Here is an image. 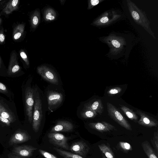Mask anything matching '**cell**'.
<instances>
[{
    "label": "cell",
    "mask_w": 158,
    "mask_h": 158,
    "mask_svg": "<svg viewBox=\"0 0 158 158\" xmlns=\"http://www.w3.org/2000/svg\"><path fill=\"white\" fill-rule=\"evenodd\" d=\"M107 108L108 115L115 122L126 129L132 131L131 125L112 104L107 102Z\"/></svg>",
    "instance_id": "cell-1"
},
{
    "label": "cell",
    "mask_w": 158,
    "mask_h": 158,
    "mask_svg": "<svg viewBox=\"0 0 158 158\" xmlns=\"http://www.w3.org/2000/svg\"><path fill=\"white\" fill-rule=\"evenodd\" d=\"M42 102L39 95L35 99L32 115V127L33 131L37 132L39 130L42 118Z\"/></svg>",
    "instance_id": "cell-2"
},
{
    "label": "cell",
    "mask_w": 158,
    "mask_h": 158,
    "mask_svg": "<svg viewBox=\"0 0 158 158\" xmlns=\"http://www.w3.org/2000/svg\"><path fill=\"white\" fill-rule=\"evenodd\" d=\"M47 136L51 143L66 150H69L70 147L68 141L70 138L57 132L49 133Z\"/></svg>",
    "instance_id": "cell-3"
},
{
    "label": "cell",
    "mask_w": 158,
    "mask_h": 158,
    "mask_svg": "<svg viewBox=\"0 0 158 158\" xmlns=\"http://www.w3.org/2000/svg\"><path fill=\"white\" fill-rule=\"evenodd\" d=\"M25 100L26 114L28 121L32 123L33 106L34 104V91L32 89L27 87L25 92Z\"/></svg>",
    "instance_id": "cell-4"
},
{
    "label": "cell",
    "mask_w": 158,
    "mask_h": 158,
    "mask_svg": "<svg viewBox=\"0 0 158 158\" xmlns=\"http://www.w3.org/2000/svg\"><path fill=\"white\" fill-rule=\"evenodd\" d=\"M38 73L44 79L54 84L58 85L59 80L56 74L49 67L44 65L37 68Z\"/></svg>",
    "instance_id": "cell-5"
},
{
    "label": "cell",
    "mask_w": 158,
    "mask_h": 158,
    "mask_svg": "<svg viewBox=\"0 0 158 158\" xmlns=\"http://www.w3.org/2000/svg\"><path fill=\"white\" fill-rule=\"evenodd\" d=\"M31 137L26 131L19 129L16 131L11 136L9 144L10 146L27 141Z\"/></svg>",
    "instance_id": "cell-6"
},
{
    "label": "cell",
    "mask_w": 158,
    "mask_h": 158,
    "mask_svg": "<svg viewBox=\"0 0 158 158\" xmlns=\"http://www.w3.org/2000/svg\"><path fill=\"white\" fill-rule=\"evenodd\" d=\"M90 148L83 141H79L73 143L70 147L69 151L72 153L85 157L89 152Z\"/></svg>",
    "instance_id": "cell-7"
},
{
    "label": "cell",
    "mask_w": 158,
    "mask_h": 158,
    "mask_svg": "<svg viewBox=\"0 0 158 158\" xmlns=\"http://www.w3.org/2000/svg\"><path fill=\"white\" fill-rule=\"evenodd\" d=\"M37 148L32 146L23 145L14 147L12 153L20 157H28L31 156Z\"/></svg>",
    "instance_id": "cell-8"
},
{
    "label": "cell",
    "mask_w": 158,
    "mask_h": 158,
    "mask_svg": "<svg viewBox=\"0 0 158 158\" xmlns=\"http://www.w3.org/2000/svg\"><path fill=\"white\" fill-rule=\"evenodd\" d=\"M47 97L48 108L50 110L60 105L63 98V95L61 93L55 91L49 92Z\"/></svg>",
    "instance_id": "cell-9"
},
{
    "label": "cell",
    "mask_w": 158,
    "mask_h": 158,
    "mask_svg": "<svg viewBox=\"0 0 158 158\" xmlns=\"http://www.w3.org/2000/svg\"><path fill=\"white\" fill-rule=\"evenodd\" d=\"M136 113L140 117L138 121L140 125L147 127H156L158 125L157 121L152 117H151L139 110H136Z\"/></svg>",
    "instance_id": "cell-10"
},
{
    "label": "cell",
    "mask_w": 158,
    "mask_h": 158,
    "mask_svg": "<svg viewBox=\"0 0 158 158\" xmlns=\"http://www.w3.org/2000/svg\"><path fill=\"white\" fill-rule=\"evenodd\" d=\"M74 128L73 124L66 121H60L52 128L50 132H71Z\"/></svg>",
    "instance_id": "cell-11"
},
{
    "label": "cell",
    "mask_w": 158,
    "mask_h": 158,
    "mask_svg": "<svg viewBox=\"0 0 158 158\" xmlns=\"http://www.w3.org/2000/svg\"><path fill=\"white\" fill-rule=\"evenodd\" d=\"M89 126L92 129L102 132L110 131L116 129L114 126L105 121L90 123L89 124Z\"/></svg>",
    "instance_id": "cell-12"
},
{
    "label": "cell",
    "mask_w": 158,
    "mask_h": 158,
    "mask_svg": "<svg viewBox=\"0 0 158 158\" xmlns=\"http://www.w3.org/2000/svg\"><path fill=\"white\" fill-rule=\"evenodd\" d=\"M84 108L90 109L100 114L104 111V107L100 99H94L91 100L85 104Z\"/></svg>",
    "instance_id": "cell-13"
},
{
    "label": "cell",
    "mask_w": 158,
    "mask_h": 158,
    "mask_svg": "<svg viewBox=\"0 0 158 158\" xmlns=\"http://www.w3.org/2000/svg\"><path fill=\"white\" fill-rule=\"evenodd\" d=\"M20 69L17 57L15 52L11 53L10 59L8 67L7 74L9 75H11L18 73Z\"/></svg>",
    "instance_id": "cell-14"
},
{
    "label": "cell",
    "mask_w": 158,
    "mask_h": 158,
    "mask_svg": "<svg viewBox=\"0 0 158 158\" xmlns=\"http://www.w3.org/2000/svg\"><path fill=\"white\" fill-rule=\"evenodd\" d=\"M19 1L18 0L9 1L3 8L2 11L6 14H9L18 8Z\"/></svg>",
    "instance_id": "cell-15"
},
{
    "label": "cell",
    "mask_w": 158,
    "mask_h": 158,
    "mask_svg": "<svg viewBox=\"0 0 158 158\" xmlns=\"http://www.w3.org/2000/svg\"><path fill=\"white\" fill-rule=\"evenodd\" d=\"M142 148L148 158H157L153 148L148 141H145L141 143Z\"/></svg>",
    "instance_id": "cell-16"
},
{
    "label": "cell",
    "mask_w": 158,
    "mask_h": 158,
    "mask_svg": "<svg viewBox=\"0 0 158 158\" xmlns=\"http://www.w3.org/2000/svg\"><path fill=\"white\" fill-rule=\"evenodd\" d=\"M54 149L63 158H84L80 155L58 148L54 147Z\"/></svg>",
    "instance_id": "cell-17"
},
{
    "label": "cell",
    "mask_w": 158,
    "mask_h": 158,
    "mask_svg": "<svg viewBox=\"0 0 158 158\" xmlns=\"http://www.w3.org/2000/svg\"><path fill=\"white\" fill-rule=\"evenodd\" d=\"M120 108L129 118L136 123L138 122V116L132 110L123 105H120Z\"/></svg>",
    "instance_id": "cell-18"
},
{
    "label": "cell",
    "mask_w": 158,
    "mask_h": 158,
    "mask_svg": "<svg viewBox=\"0 0 158 158\" xmlns=\"http://www.w3.org/2000/svg\"><path fill=\"white\" fill-rule=\"evenodd\" d=\"M98 147L106 158H115L114 152L108 146L102 143L98 145Z\"/></svg>",
    "instance_id": "cell-19"
},
{
    "label": "cell",
    "mask_w": 158,
    "mask_h": 158,
    "mask_svg": "<svg viewBox=\"0 0 158 158\" xmlns=\"http://www.w3.org/2000/svg\"><path fill=\"white\" fill-rule=\"evenodd\" d=\"M25 28V25L23 24H20L17 25L15 28L13 34V38L14 40L19 39L23 33Z\"/></svg>",
    "instance_id": "cell-20"
},
{
    "label": "cell",
    "mask_w": 158,
    "mask_h": 158,
    "mask_svg": "<svg viewBox=\"0 0 158 158\" xmlns=\"http://www.w3.org/2000/svg\"><path fill=\"white\" fill-rule=\"evenodd\" d=\"M0 115L8 119L11 123L14 121L13 115L0 103Z\"/></svg>",
    "instance_id": "cell-21"
},
{
    "label": "cell",
    "mask_w": 158,
    "mask_h": 158,
    "mask_svg": "<svg viewBox=\"0 0 158 158\" xmlns=\"http://www.w3.org/2000/svg\"><path fill=\"white\" fill-rule=\"evenodd\" d=\"M81 115L84 118H91L95 117L97 114L95 111L89 109L84 108L81 112Z\"/></svg>",
    "instance_id": "cell-22"
},
{
    "label": "cell",
    "mask_w": 158,
    "mask_h": 158,
    "mask_svg": "<svg viewBox=\"0 0 158 158\" xmlns=\"http://www.w3.org/2000/svg\"><path fill=\"white\" fill-rule=\"evenodd\" d=\"M56 14L52 9L49 8L47 9L44 14V19L47 21H51L54 20L56 18Z\"/></svg>",
    "instance_id": "cell-23"
},
{
    "label": "cell",
    "mask_w": 158,
    "mask_h": 158,
    "mask_svg": "<svg viewBox=\"0 0 158 158\" xmlns=\"http://www.w3.org/2000/svg\"><path fill=\"white\" fill-rule=\"evenodd\" d=\"M39 20L38 12L36 11L31 17V23L32 27H35L38 24Z\"/></svg>",
    "instance_id": "cell-24"
},
{
    "label": "cell",
    "mask_w": 158,
    "mask_h": 158,
    "mask_svg": "<svg viewBox=\"0 0 158 158\" xmlns=\"http://www.w3.org/2000/svg\"><path fill=\"white\" fill-rule=\"evenodd\" d=\"M118 144L120 148L124 151L128 152L132 150L131 145L129 143L121 141Z\"/></svg>",
    "instance_id": "cell-25"
},
{
    "label": "cell",
    "mask_w": 158,
    "mask_h": 158,
    "mask_svg": "<svg viewBox=\"0 0 158 158\" xmlns=\"http://www.w3.org/2000/svg\"><path fill=\"white\" fill-rule=\"evenodd\" d=\"M152 143L158 154V131L155 132L154 136L151 140Z\"/></svg>",
    "instance_id": "cell-26"
},
{
    "label": "cell",
    "mask_w": 158,
    "mask_h": 158,
    "mask_svg": "<svg viewBox=\"0 0 158 158\" xmlns=\"http://www.w3.org/2000/svg\"><path fill=\"white\" fill-rule=\"evenodd\" d=\"M39 152L40 154L45 158H58L51 153L41 149H39Z\"/></svg>",
    "instance_id": "cell-27"
},
{
    "label": "cell",
    "mask_w": 158,
    "mask_h": 158,
    "mask_svg": "<svg viewBox=\"0 0 158 158\" xmlns=\"http://www.w3.org/2000/svg\"><path fill=\"white\" fill-rule=\"evenodd\" d=\"M20 55L21 57L25 62L27 65H28L29 64V61L25 52L23 50H21L20 52Z\"/></svg>",
    "instance_id": "cell-28"
},
{
    "label": "cell",
    "mask_w": 158,
    "mask_h": 158,
    "mask_svg": "<svg viewBox=\"0 0 158 158\" xmlns=\"http://www.w3.org/2000/svg\"><path fill=\"white\" fill-rule=\"evenodd\" d=\"M121 90L122 89L120 87H115L110 90L108 93L111 94H115L120 92Z\"/></svg>",
    "instance_id": "cell-29"
},
{
    "label": "cell",
    "mask_w": 158,
    "mask_h": 158,
    "mask_svg": "<svg viewBox=\"0 0 158 158\" xmlns=\"http://www.w3.org/2000/svg\"><path fill=\"white\" fill-rule=\"evenodd\" d=\"M7 92V89L6 86L0 82V93L5 94Z\"/></svg>",
    "instance_id": "cell-30"
},
{
    "label": "cell",
    "mask_w": 158,
    "mask_h": 158,
    "mask_svg": "<svg viewBox=\"0 0 158 158\" xmlns=\"http://www.w3.org/2000/svg\"><path fill=\"white\" fill-rule=\"evenodd\" d=\"M0 120L8 126H9L11 123V122L8 119L4 118L1 115H0Z\"/></svg>",
    "instance_id": "cell-31"
},
{
    "label": "cell",
    "mask_w": 158,
    "mask_h": 158,
    "mask_svg": "<svg viewBox=\"0 0 158 158\" xmlns=\"http://www.w3.org/2000/svg\"><path fill=\"white\" fill-rule=\"evenodd\" d=\"M112 43L113 45L116 48H119L120 46L119 43L116 40H112Z\"/></svg>",
    "instance_id": "cell-32"
},
{
    "label": "cell",
    "mask_w": 158,
    "mask_h": 158,
    "mask_svg": "<svg viewBox=\"0 0 158 158\" xmlns=\"http://www.w3.org/2000/svg\"><path fill=\"white\" fill-rule=\"evenodd\" d=\"M5 40V36L3 33L2 32H0V44H2L4 42Z\"/></svg>",
    "instance_id": "cell-33"
},
{
    "label": "cell",
    "mask_w": 158,
    "mask_h": 158,
    "mask_svg": "<svg viewBox=\"0 0 158 158\" xmlns=\"http://www.w3.org/2000/svg\"><path fill=\"white\" fill-rule=\"evenodd\" d=\"M132 15L135 20H138L139 18L138 14L135 11H133L132 12Z\"/></svg>",
    "instance_id": "cell-34"
},
{
    "label": "cell",
    "mask_w": 158,
    "mask_h": 158,
    "mask_svg": "<svg viewBox=\"0 0 158 158\" xmlns=\"http://www.w3.org/2000/svg\"><path fill=\"white\" fill-rule=\"evenodd\" d=\"M8 158H21L16 155H15L12 153H10L8 155Z\"/></svg>",
    "instance_id": "cell-35"
},
{
    "label": "cell",
    "mask_w": 158,
    "mask_h": 158,
    "mask_svg": "<svg viewBox=\"0 0 158 158\" xmlns=\"http://www.w3.org/2000/svg\"><path fill=\"white\" fill-rule=\"evenodd\" d=\"M108 21V19L106 17H104L100 19V21L101 23H105L107 22Z\"/></svg>",
    "instance_id": "cell-36"
},
{
    "label": "cell",
    "mask_w": 158,
    "mask_h": 158,
    "mask_svg": "<svg viewBox=\"0 0 158 158\" xmlns=\"http://www.w3.org/2000/svg\"><path fill=\"white\" fill-rule=\"evenodd\" d=\"M99 2L98 0H91L90 1V3L92 6H95L97 5Z\"/></svg>",
    "instance_id": "cell-37"
},
{
    "label": "cell",
    "mask_w": 158,
    "mask_h": 158,
    "mask_svg": "<svg viewBox=\"0 0 158 158\" xmlns=\"http://www.w3.org/2000/svg\"><path fill=\"white\" fill-rule=\"evenodd\" d=\"M1 64H2V61H1V57H0V68H1Z\"/></svg>",
    "instance_id": "cell-38"
},
{
    "label": "cell",
    "mask_w": 158,
    "mask_h": 158,
    "mask_svg": "<svg viewBox=\"0 0 158 158\" xmlns=\"http://www.w3.org/2000/svg\"><path fill=\"white\" fill-rule=\"evenodd\" d=\"M102 158H106L104 155H103V154H102Z\"/></svg>",
    "instance_id": "cell-39"
},
{
    "label": "cell",
    "mask_w": 158,
    "mask_h": 158,
    "mask_svg": "<svg viewBox=\"0 0 158 158\" xmlns=\"http://www.w3.org/2000/svg\"><path fill=\"white\" fill-rule=\"evenodd\" d=\"M1 21H2V19H1L0 18V24L1 23Z\"/></svg>",
    "instance_id": "cell-40"
},
{
    "label": "cell",
    "mask_w": 158,
    "mask_h": 158,
    "mask_svg": "<svg viewBox=\"0 0 158 158\" xmlns=\"http://www.w3.org/2000/svg\"></svg>",
    "instance_id": "cell-41"
}]
</instances>
